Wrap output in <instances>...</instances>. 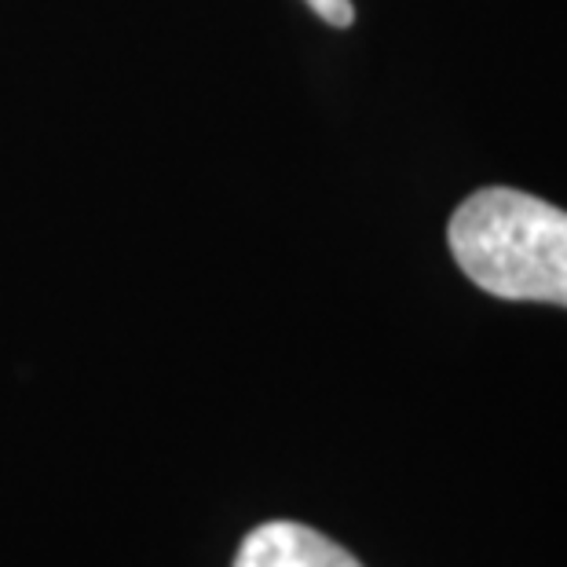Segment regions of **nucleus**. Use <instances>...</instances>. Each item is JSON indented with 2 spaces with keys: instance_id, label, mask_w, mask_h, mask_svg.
<instances>
[{
  "instance_id": "obj_1",
  "label": "nucleus",
  "mask_w": 567,
  "mask_h": 567,
  "mask_svg": "<svg viewBox=\"0 0 567 567\" xmlns=\"http://www.w3.org/2000/svg\"><path fill=\"white\" fill-rule=\"evenodd\" d=\"M446 243L484 293L567 308V213L553 202L484 187L454 209Z\"/></svg>"
},
{
  "instance_id": "obj_2",
  "label": "nucleus",
  "mask_w": 567,
  "mask_h": 567,
  "mask_svg": "<svg viewBox=\"0 0 567 567\" xmlns=\"http://www.w3.org/2000/svg\"><path fill=\"white\" fill-rule=\"evenodd\" d=\"M235 567H363L344 546L305 524L271 520L252 527L235 553Z\"/></svg>"
},
{
  "instance_id": "obj_3",
  "label": "nucleus",
  "mask_w": 567,
  "mask_h": 567,
  "mask_svg": "<svg viewBox=\"0 0 567 567\" xmlns=\"http://www.w3.org/2000/svg\"><path fill=\"white\" fill-rule=\"evenodd\" d=\"M308 8L316 11L319 19L330 22V27H352L355 22L352 0H308Z\"/></svg>"
}]
</instances>
